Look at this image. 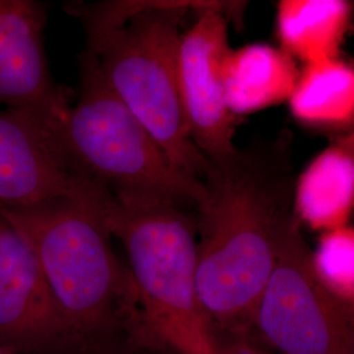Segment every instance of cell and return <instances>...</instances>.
Returning a JSON list of instances; mask_svg holds the SVG:
<instances>
[{
    "instance_id": "obj_5",
    "label": "cell",
    "mask_w": 354,
    "mask_h": 354,
    "mask_svg": "<svg viewBox=\"0 0 354 354\" xmlns=\"http://www.w3.org/2000/svg\"><path fill=\"white\" fill-rule=\"evenodd\" d=\"M54 136L71 174L87 177L121 203L174 205L196 212L203 197V181L169 162L105 83L88 49L79 61L77 100Z\"/></svg>"
},
{
    "instance_id": "obj_2",
    "label": "cell",
    "mask_w": 354,
    "mask_h": 354,
    "mask_svg": "<svg viewBox=\"0 0 354 354\" xmlns=\"http://www.w3.org/2000/svg\"><path fill=\"white\" fill-rule=\"evenodd\" d=\"M212 1H117L70 7L83 21L105 83L169 162L203 181L209 162L190 138L178 88L181 20Z\"/></svg>"
},
{
    "instance_id": "obj_14",
    "label": "cell",
    "mask_w": 354,
    "mask_h": 354,
    "mask_svg": "<svg viewBox=\"0 0 354 354\" xmlns=\"http://www.w3.org/2000/svg\"><path fill=\"white\" fill-rule=\"evenodd\" d=\"M292 115L310 127L354 130V66L337 58L304 64L289 97Z\"/></svg>"
},
{
    "instance_id": "obj_6",
    "label": "cell",
    "mask_w": 354,
    "mask_h": 354,
    "mask_svg": "<svg viewBox=\"0 0 354 354\" xmlns=\"http://www.w3.org/2000/svg\"><path fill=\"white\" fill-rule=\"evenodd\" d=\"M251 326L279 354H354V302L320 277L297 216L282 234Z\"/></svg>"
},
{
    "instance_id": "obj_15",
    "label": "cell",
    "mask_w": 354,
    "mask_h": 354,
    "mask_svg": "<svg viewBox=\"0 0 354 354\" xmlns=\"http://www.w3.org/2000/svg\"><path fill=\"white\" fill-rule=\"evenodd\" d=\"M314 261L329 288L354 302V228L327 231L314 252Z\"/></svg>"
},
{
    "instance_id": "obj_7",
    "label": "cell",
    "mask_w": 354,
    "mask_h": 354,
    "mask_svg": "<svg viewBox=\"0 0 354 354\" xmlns=\"http://www.w3.org/2000/svg\"><path fill=\"white\" fill-rule=\"evenodd\" d=\"M235 3L234 6H236ZM230 3L214 4L197 13L194 23L181 33L178 46V88L190 138L209 163L234 156L236 117L230 112L223 64L228 45Z\"/></svg>"
},
{
    "instance_id": "obj_18",
    "label": "cell",
    "mask_w": 354,
    "mask_h": 354,
    "mask_svg": "<svg viewBox=\"0 0 354 354\" xmlns=\"http://www.w3.org/2000/svg\"><path fill=\"white\" fill-rule=\"evenodd\" d=\"M352 133H354V130H353V131H352Z\"/></svg>"
},
{
    "instance_id": "obj_11",
    "label": "cell",
    "mask_w": 354,
    "mask_h": 354,
    "mask_svg": "<svg viewBox=\"0 0 354 354\" xmlns=\"http://www.w3.org/2000/svg\"><path fill=\"white\" fill-rule=\"evenodd\" d=\"M298 221L332 231L346 226L354 210V133L320 152L294 185Z\"/></svg>"
},
{
    "instance_id": "obj_4",
    "label": "cell",
    "mask_w": 354,
    "mask_h": 354,
    "mask_svg": "<svg viewBox=\"0 0 354 354\" xmlns=\"http://www.w3.org/2000/svg\"><path fill=\"white\" fill-rule=\"evenodd\" d=\"M88 184L111 235L127 252L140 315L152 333L177 354H222L197 291L194 210L121 203Z\"/></svg>"
},
{
    "instance_id": "obj_12",
    "label": "cell",
    "mask_w": 354,
    "mask_h": 354,
    "mask_svg": "<svg viewBox=\"0 0 354 354\" xmlns=\"http://www.w3.org/2000/svg\"><path fill=\"white\" fill-rule=\"evenodd\" d=\"M299 73L286 51L252 44L228 51L223 64L225 92L236 118L289 100Z\"/></svg>"
},
{
    "instance_id": "obj_16",
    "label": "cell",
    "mask_w": 354,
    "mask_h": 354,
    "mask_svg": "<svg viewBox=\"0 0 354 354\" xmlns=\"http://www.w3.org/2000/svg\"><path fill=\"white\" fill-rule=\"evenodd\" d=\"M0 354H12V351H10L8 348L0 345Z\"/></svg>"
},
{
    "instance_id": "obj_9",
    "label": "cell",
    "mask_w": 354,
    "mask_h": 354,
    "mask_svg": "<svg viewBox=\"0 0 354 354\" xmlns=\"http://www.w3.org/2000/svg\"><path fill=\"white\" fill-rule=\"evenodd\" d=\"M73 333L30 244L0 218V345L38 349Z\"/></svg>"
},
{
    "instance_id": "obj_13",
    "label": "cell",
    "mask_w": 354,
    "mask_h": 354,
    "mask_svg": "<svg viewBox=\"0 0 354 354\" xmlns=\"http://www.w3.org/2000/svg\"><path fill=\"white\" fill-rule=\"evenodd\" d=\"M351 16L342 0H283L276 21L281 49L304 64L337 58Z\"/></svg>"
},
{
    "instance_id": "obj_3",
    "label": "cell",
    "mask_w": 354,
    "mask_h": 354,
    "mask_svg": "<svg viewBox=\"0 0 354 354\" xmlns=\"http://www.w3.org/2000/svg\"><path fill=\"white\" fill-rule=\"evenodd\" d=\"M0 218L30 244L74 333L99 332L140 314L136 285L114 253L86 177L75 175V189L66 197L32 207H0Z\"/></svg>"
},
{
    "instance_id": "obj_1",
    "label": "cell",
    "mask_w": 354,
    "mask_h": 354,
    "mask_svg": "<svg viewBox=\"0 0 354 354\" xmlns=\"http://www.w3.org/2000/svg\"><path fill=\"white\" fill-rule=\"evenodd\" d=\"M196 207L197 291L212 326L244 327L270 279L295 215L294 185L279 152L239 150L209 163Z\"/></svg>"
},
{
    "instance_id": "obj_10",
    "label": "cell",
    "mask_w": 354,
    "mask_h": 354,
    "mask_svg": "<svg viewBox=\"0 0 354 354\" xmlns=\"http://www.w3.org/2000/svg\"><path fill=\"white\" fill-rule=\"evenodd\" d=\"M74 189L54 127L26 111L0 108V207H32Z\"/></svg>"
},
{
    "instance_id": "obj_8",
    "label": "cell",
    "mask_w": 354,
    "mask_h": 354,
    "mask_svg": "<svg viewBox=\"0 0 354 354\" xmlns=\"http://www.w3.org/2000/svg\"><path fill=\"white\" fill-rule=\"evenodd\" d=\"M48 13L33 0H0V108L26 111L58 127L71 104L45 53Z\"/></svg>"
},
{
    "instance_id": "obj_17",
    "label": "cell",
    "mask_w": 354,
    "mask_h": 354,
    "mask_svg": "<svg viewBox=\"0 0 354 354\" xmlns=\"http://www.w3.org/2000/svg\"><path fill=\"white\" fill-rule=\"evenodd\" d=\"M222 354H225V353H222ZM238 354H263V353H254V352H241V353H238Z\"/></svg>"
}]
</instances>
